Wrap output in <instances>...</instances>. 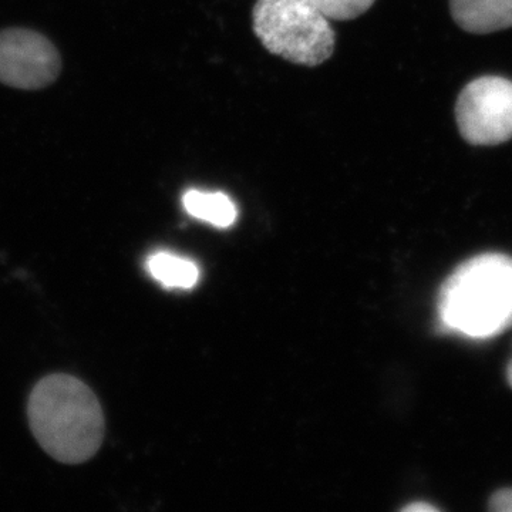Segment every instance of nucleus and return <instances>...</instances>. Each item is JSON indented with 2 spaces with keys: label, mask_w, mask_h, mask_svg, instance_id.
<instances>
[{
  "label": "nucleus",
  "mask_w": 512,
  "mask_h": 512,
  "mask_svg": "<svg viewBox=\"0 0 512 512\" xmlns=\"http://www.w3.org/2000/svg\"><path fill=\"white\" fill-rule=\"evenodd\" d=\"M441 332L497 338L512 328V258L483 254L458 265L437 299Z\"/></svg>",
  "instance_id": "nucleus-1"
},
{
  "label": "nucleus",
  "mask_w": 512,
  "mask_h": 512,
  "mask_svg": "<svg viewBox=\"0 0 512 512\" xmlns=\"http://www.w3.org/2000/svg\"><path fill=\"white\" fill-rule=\"evenodd\" d=\"M28 416L33 436L60 463H84L103 443L99 400L76 377L52 375L40 380L30 394Z\"/></svg>",
  "instance_id": "nucleus-2"
},
{
  "label": "nucleus",
  "mask_w": 512,
  "mask_h": 512,
  "mask_svg": "<svg viewBox=\"0 0 512 512\" xmlns=\"http://www.w3.org/2000/svg\"><path fill=\"white\" fill-rule=\"evenodd\" d=\"M254 32L272 55L302 66H319L335 50V32L312 0H258Z\"/></svg>",
  "instance_id": "nucleus-3"
},
{
  "label": "nucleus",
  "mask_w": 512,
  "mask_h": 512,
  "mask_svg": "<svg viewBox=\"0 0 512 512\" xmlns=\"http://www.w3.org/2000/svg\"><path fill=\"white\" fill-rule=\"evenodd\" d=\"M461 136L471 146L493 147L512 138V82L483 76L464 87L456 104Z\"/></svg>",
  "instance_id": "nucleus-4"
},
{
  "label": "nucleus",
  "mask_w": 512,
  "mask_h": 512,
  "mask_svg": "<svg viewBox=\"0 0 512 512\" xmlns=\"http://www.w3.org/2000/svg\"><path fill=\"white\" fill-rule=\"evenodd\" d=\"M62 69L59 52L49 39L28 29L0 32V83L37 90L55 82Z\"/></svg>",
  "instance_id": "nucleus-5"
},
{
  "label": "nucleus",
  "mask_w": 512,
  "mask_h": 512,
  "mask_svg": "<svg viewBox=\"0 0 512 512\" xmlns=\"http://www.w3.org/2000/svg\"><path fill=\"white\" fill-rule=\"evenodd\" d=\"M450 9L466 32L485 35L512 28V0H450Z\"/></svg>",
  "instance_id": "nucleus-6"
},
{
  "label": "nucleus",
  "mask_w": 512,
  "mask_h": 512,
  "mask_svg": "<svg viewBox=\"0 0 512 512\" xmlns=\"http://www.w3.org/2000/svg\"><path fill=\"white\" fill-rule=\"evenodd\" d=\"M184 210L214 227L228 228L237 221L235 202L224 192L190 190L183 197Z\"/></svg>",
  "instance_id": "nucleus-7"
},
{
  "label": "nucleus",
  "mask_w": 512,
  "mask_h": 512,
  "mask_svg": "<svg viewBox=\"0 0 512 512\" xmlns=\"http://www.w3.org/2000/svg\"><path fill=\"white\" fill-rule=\"evenodd\" d=\"M147 271L165 288L191 289L200 279V269L194 261L170 252L148 256Z\"/></svg>",
  "instance_id": "nucleus-8"
},
{
  "label": "nucleus",
  "mask_w": 512,
  "mask_h": 512,
  "mask_svg": "<svg viewBox=\"0 0 512 512\" xmlns=\"http://www.w3.org/2000/svg\"><path fill=\"white\" fill-rule=\"evenodd\" d=\"M329 20H352L372 8L376 0H312Z\"/></svg>",
  "instance_id": "nucleus-9"
},
{
  "label": "nucleus",
  "mask_w": 512,
  "mask_h": 512,
  "mask_svg": "<svg viewBox=\"0 0 512 512\" xmlns=\"http://www.w3.org/2000/svg\"><path fill=\"white\" fill-rule=\"evenodd\" d=\"M488 508L494 512H512V488H504L493 494Z\"/></svg>",
  "instance_id": "nucleus-10"
},
{
  "label": "nucleus",
  "mask_w": 512,
  "mask_h": 512,
  "mask_svg": "<svg viewBox=\"0 0 512 512\" xmlns=\"http://www.w3.org/2000/svg\"><path fill=\"white\" fill-rule=\"evenodd\" d=\"M404 511L407 512H436L439 511V508L434 507V505H430L427 503H414L412 505H407L404 508Z\"/></svg>",
  "instance_id": "nucleus-11"
},
{
  "label": "nucleus",
  "mask_w": 512,
  "mask_h": 512,
  "mask_svg": "<svg viewBox=\"0 0 512 512\" xmlns=\"http://www.w3.org/2000/svg\"><path fill=\"white\" fill-rule=\"evenodd\" d=\"M507 382L510 384V387L512 389V359L510 360V363H508L507 366Z\"/></svg>",
  "instance_id": "nucleus-12"
}]
</instances>
